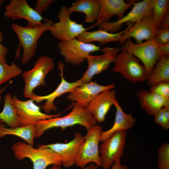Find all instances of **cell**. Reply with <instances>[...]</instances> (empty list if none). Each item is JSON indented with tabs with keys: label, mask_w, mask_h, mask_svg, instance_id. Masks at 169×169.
<instances>
[{
	"label": "cell",
	"mask_w": 169,
	"mask_h": 169,
	"mask_svg": "<svg viewBox=\"0 0 169 169\" xmlns=\"http://www.w3.org/2000/svg\"><path fill=\"white\" fill-rule=\"evenodd\" d=\"M96 122L86 107L74 102L72 110L66 115L37 122L35 124V138L40 137L45 131L51 128L60 127L64 130L68 127L77 125L83 126L87 131Z\"/></svg>",
	"instance_id": "cell-1"
},
{
	"label": "cell",
	"mask_w": 169,
	"mask_h": 169,
	"mask_svg": "<svg viewBox=\"0 0 169 169\" xmlns=\"http://www.w3.org/2000/svg\"><path fill=\"white\" fill-rule=\"evenodd\" d=\"M53 23L48 21L40 26L33 28L23 27L15 23L11 24V28L19 40V45L15 54L16 58L19 56L20 47L21 46L23 49L21 58L22 64H26L32 59L36 52L39 39L44 32L49 31Z\"/></svg>",
	"instance_id": "cell-2"
},
{
	"label": "cell",
	"mask_w": 169,
	"mask_h": 169,
	"mask_svg": "<svg viewBox=\"0 0 169 169\" xmlns=\"http://www.w3.org/2000/svg\"><path fill=\"white\" fill-rule=\"evenodd\" d=\"M14 156L19 160L29 158L33 164V169H45L49 166L62 165L60 156L50 148L36 149L22 141L15 143L12 146Z\"/></svg>",
	"instance_id": "cell-3"
},
{
	"label": "cell",
	"mask_w": 169,
	"mask_h": 169,
	"mask_svg": "<svg viewBox=\"0 0 169 169\" xmlns=\"http://www.w3.org/2000/svg\"><path fill=\"white\" fill-rule=\"evenodd\" d=\"M113 63V71L120 73L130 82L136 83L147 81L149 74L146 68L123 44Z\"/></svg>",
	"instance_id": "cell-4"
},
{
	"label": "cell",
	"mask_w": 169,
	"mask_h": 169,
	"mask_svg": "<svg viewBox=\"0 0 169 169\" xmlns=\"http://www.w3.org/2000/svg\"><path fill=\"white\" fill-rule=\"evenodd\" d=\"M53 59L47 56L39 57L31 69L24 71L22 77L24 82L23 95L30 99L35 88L45 84V79L47 74L54 67Z\"/></svg>",
	"instance_id": "cell-5"
},
{
	"label": "cell",
	"mask_w": 169,
	"mask_h": 169,
	"mask_svg": "<svg viewBox=\"0 0 169 169\" xmlns=\"http://www.w3.org/2000/svg\"><path fill=\"white\" fill-rule=\"evenodd\" d=\"M69 8L61 6L57 17L58 22L53 23L49 31L52 35L61 42H64L76 38L87 28L70 18Z\"/></svg>",
	"instance_id": "cell-6"
},
{
	"label": "cell",
	"mask_w": 169,
	"mask_h": 169,
	"mask_svg": "<svg viewBox=\"0 0 169 169\" xmlns=\"http://www.w3.org/2000/svg\"><path fill=\"white\" fill-rule=\"evenodd\" d=\"M127 131H118L102 141L100 154L103 169H110L114 163L121 159L124 153Z\"/></svg>",
	"instance_id": "cell-7"
},
{
	"label": "cell",
	"mask_w": 169,
	"mask_h": 169,
	"mask_svg": "<svg viewBox=\"0 0 169 169\" xmlns=\"http://www.w3.org/2000/svg\"><path fill=\"white\" fill-rule=\"evenodd\" d=\"M102 129L101 126L95 124L87 131L75 163L77 166L84 168L88 163L93 162L101 166L99 143Z\"/></svg>",
	"instance_id": "cell-8"
},
{
	"label": "cell",
	"mask_w": 169,
	"mask_h": 169,
	"mask_svg": "<svg viewBox=\"0 0 169 169\" xmlns=\"http://www.w3.org/2000/svg\"><path fill=\"white\" fill-rule=\"evenodd\" d=\"M153 0H144L136 2L131 11L121 18L112 22L101 23L95 25L108 32L116 33L125 23L134 24L141 21L148 15H152Z\"/></svg>",
	"instance_id": "cell-9"
},
{
	"label": "cell",
	"mask_w": 169,
	"mask_h": 169,
	"mask_svg": "<svg viewBox=\"0 0 169 169\" xmlns=\"http://www.w3.org/2000/svg\"><path fill=\"white\" fill-rule=\"evenodd\" d=\"M58 46L65 62L75 65L83 63L91 53L101 50L99 46L83 42L76 38L64 42H59Z\"/></svg>",
	"instance_id": "cell-10"
},
{
	"label": "cell",
	"mask_w": 169,
	"mask_h": 169,
	"mask_svg": "<svg viewBox=\"0 0 169 169\" xmlns=\"http://www.w3.org/2000/svg\"><path fill=\"white\" fill-rule=\"evenodd\" d=\"M123 44L127 51L141 60L149 74L161 56L153 39L135 43L129 38Z\"/></svg>",
	"instance_id": "cell-11"
},
{
	"label": "cell",
	"mask_w": 169,
	"mask_h": 169,
	"mask_svg": "<svg viewBox=\"0 0 169 169\" xmlns=\"http://www.w3.org/2000/svg\"><path fill=\"white\" fill-rule=\"evenodd\" d=\"M103 53L98 55H89L86 59L88 67L80 79L83 84L90 82L95 75L99 74L106 69L113 62L116 55L120 52V48L117 47L106 46L101 49Z\"/></svg>",
	"instance_id": "cell-12"
},
{
	"label": "cell",
	"mask_w": 169,
	"mask_h": 169,
	"mask_svg": "<svg viewBox=\"0 0 169 169\" xmlns=\"http://www.w3.org/2000/svg\"><path fill=\"white\" fill-rule=\"evenodd\" d=\"M4 16L15 20L25 19L28 22L27 27L33 28L41 25L44 18L34 9L31 8L26 0H12L5 7Z\"/></svg>",
	"instance_id": "cell-13"
},
{
	"label": "cell",
	"mask_w": 169,
	"mask_h": 169,
	"mask_svg": "<svg viewBox=\"0 0 169 169\" xmlns=\"http://www.w3.org/2000/svg\"><path fill=\"white\" fill-rule=\"evenodd\" d=\"M84 141V136L77 132L73 139L68 142L40 145L38 148H47L52 150L61 157L62 165L67 168L75 164Z\"/></svg>",
	"instance_id": "cell-14"
},
{
	"label": "cell",
	"mask_w": 169,
	"mask_h": 169,
	"mask_svg": "<svg viewBox=\"0 0 169 169\" xmlns=\"http://www.w3.org/2000/svg\"><path fill=\"white\" fill-rule=\"evenodd\" d=\"M17 112L19 116L20 126L35 124L39 120L59 117L61 114L49 115L42 112L40 107L31 99L25 101L13 97Z\"/></svg>",
	"instance_id": "cell-15"
},
{
	"label": "cell",
	"mask_w": 169,
	"mask_h": 169,
	"mask_svg": "<svg viewBox=\"0 0 169 169\" xmlns=\"http://www.w3.org/2000/svg\"><path fill=\"white\" fill-rule=\"evenodd\" d=\"M64 64L59 61L58 68L60 70L61 80L60 84L54 91L48 95L44 96L38 95L34 93L30 98L37 103L45 101L42 107L43 110L46 113H48L52 110L54 111L57 110V107L54 104V102L56 99L65 93H69L73 89L83 84L80 79L73 82L67 81L64 77Z\"/></svg>",
	"instance_id": "cell-16"
},
{
	"label": "cell",
	"mask_w": 169,
	"mask_h": 169,
	"mask_svg": "<svg viewBox=\"0 0 169 169\" xmlns=\"http://www.w3.org/2000/svg\"><path fill=\"white\" fill-rule=\"evenodd\" d=\"M113 84L102 85L90 82L73 89L67 96L69 100L87 107L95 97L104 91L114 89Z\"/></svg>",
	"instance_id": "cell-17"
},
{
	"label": "cell",
	"mask_w": 169,
	"mask_h": 169,
	"mask_svg": "<svg viewBox=\"0 0 169 169\" xmlns=\"http://www.w3.org/2000/svg\"><path fill=\"white\" fill-rule=\"evenodd\" d=\"M157 29L153 22L152 15H148L141 21L133 24L122 35L120 44L122 45L127 39L134 38L137 43L153 39Z\"/></svg>",
	"instance_id": "cell-18"
},
{
	"label": "cell",
	"mask_w": 169,
	"mask_h": 169,
	"mask_svg": "<svg viewBox=\"0 0 169 169\" xmlns=\"http://www.w3.org/2000/svg\"><path fill=\"white\" fill-rule=\"evenodd\" d=\"M114 89L103 91L97 95L86 107L96 121L104 122L112 105L117 101Z\"/></svg>",
	"instance_id": "cell-19"
},
{
	"label": "cell",
	"mask_w": 169,
	"mask_h": 169,
	"mask_svg": "<svg viewBox=\"0 0 169 169\" xmlns=\"http://www.w3.org/2000/svg\"><path fill=\"white\" fill-rule=\"evenodd\" d=\"M136 2L135 0H131L128 3L123 0H100V12L95 25L108 22L114 16H116L118 19L121 18L124 16L125 11Z\"/></svg>",
	"instance_id": "cell-20"
},
{
	"label": "cell",
	"mask_w": 169,
	"mask_h": 169,
	"mask_svg": "<svg viewBox=\"0 0 169 169\" xmlns=\"http://www.w3.org/2000/svg\"><path fill=\"white\" fill-rule=\"evenodd\" d=\"M136 95L141 107L151 116H154L163 107H169V99L143 89L138 90Z\"/></svg>",
	"instance_id": "cell-21"
},
{
	"label": "cell",
	"mask_w": 169,
	"mask_h": 169,
	"mask_svg": "<svg viewBox=\"0 0 169 169\" xmlns=\"http://www.w3.org/2000/svg\"><path fill=\"white\" fill-rule=\"evenodd\" d=\"M114 105L116 112L114 124L110 129L102 132L100 141H102L118 131L130 129L134 126L136 122V119L131 114H126L123 111L117 101Z\"/></svg>",
	"instance_id": "cell-22"
},
{
	"label": "cell",
	"mask_w": 169,
	"mask_h": 169,
	"mask_svg": "<svg viewBox=\"0 0 169 169\" xmlns=\"http://www.w3.org/2000/svg\"><path fill=\"white\" fill-rule=\"evenodd\" d=\"M128 24L127 27L120 32L112 33L100 29L92 31H86L76 38L81 41L86 43H90L93 42H98L101 45L112 42H120L122 35L127 31L133 24L131 23Z\"/></svg>",
	"instance_id": "cell-23"
},
{
	"label": "cell",
	"mask_w": 169,
	"mask_h": 169,
	"mask_svg": "<svg viewBox=\"0 0 169 169\" xmlns=\"http://www.w3.org/2000/svg\"><path fill=\"white\" fill-rule=\"evenodd\" d=\"M100 10V0H77L69 8L71 14L80 12L85 14L84 21L88 23L97 20Z\"/></svg>",
	"instance_id": "cell-24"
},
{
	"label": "cell",
	"mask_w": 169,
	"mask_h": 169,
	"mask_svg": "<svg viewBox=\"0 0 169 169\" xmlns=\"http://www.w3.org/2000/svg\"><path fill=\"white\" fill-rule=\"evenodd\" d=\"M35 124H32L15 127L6 128L5 124H0V137L6 135H14L18 136L26 141L28 144L32 146L35 138Z\"/></svg>",
	"instance_id": "cell-25"
},
{
	"label": "cell",
	"mask_w": 169,
	"mask_h": 169,
	"mask_svg": "<svg viewBox=\"0 0 169 169\" xmlns=\"http://www.w3.org/2000/svg\"><path fill=\"white\" fill-rule=\"evenodd\" d=\"M0 120L10 127L20 126L19 118L13 102V97L9 93L4 97V105L0 113Z\"/></svg>",
	"instance_id": "cell-26"
},
{
	"label": "cell",
	"mask_w": 169,
	"mask_h": 169,
	"mask_svg": "<svg viewBox=\"0 0 169 169\" xmlns=\"http://www.w3.org/2000/svg\"><path fill=\"white\" fill-rule=\"evenodd\" d=\"M147 80L151 85L160 82H169V57L161 56Z\"/></svg>",
	"instance_id": "cell-27"
},
{
	"label": "cell",
	"mask_w": 169,
	"mask_h": 169,
	"mask_svg": "<svg viewBox=\"0 0 169 169\" xmlns=\"http://www.w3.org/2000/svg\"><path fill=\"white\" fill-rule=\"evenodd\" d=\"M22 71L15 63H6L5 57L0 55V85L20 75Z\"/></svg>",
	"instance_id": "cell-28"
},
{
	"label": "cell",
	"mask_w": 169,
	"mask_h": 169,
	"mask_svg": "<svg viewBox=\"0 0 169 169\" xmlns=\"http://www.w3.org/2000/svg\"><path fill=\"white\" fill-rule=\"evenodd\" d=\"M169 6L168 0H153L152 17L157 29L160 28L163 18L168 11Z\"/></svg>",
	"instance_id": "cell-29"
},
{
	"label": "cell",
	"mask_w": 169,
	"mask_h": 169,
	"mask_svg": "<svg viewBox=\"0 0 169 169\" xmlns=\"http://www.w3.org/2000/svg\"><path fill=\"white\" fill-rule=\"evenodd\" d=\"M157 152L158 169H169V143H162Z\"/></svg>",
	"instance_id": "cell-30"
},
{
	"label": "cell",
	"mask_w": 169,
	"mask_h": 169,
	"mask_svg": "<svg viewBox=\"0 0 169 169\" xmlns=\"http://www.w3.org/2000/svg\"><path fill=\"white\" fill-rule=\"evenodd\" d=\"M149 91L169 99V82H160L150 85Z\"/></svg>",
	"instance_id": "cell-31"
},
{
	"label": "cell",
	"mask_w": 169,
	"mask_h": 169,
	"mask_svg": "<svg viewBox=\"0 0 169 169\" xmlns=\"http://www.w3.org/2000/svg\"><path fill=\"white\" fill-rule=\"evenodd\" d=\"M158 45L169 43V28L157 29L153 39Z\"/></svg>",
	"instance_id": "cell-32"
},
{
	"label": "cell",
	"mask_w": 169,
	"mask_h": 169,
	"mask_svg": "<svg viewBox=\"0 0 169 169\" xmlns=\"http://www.w3.org/2000/svg\"><path fill=\"white\" fill-rule=\"evenodd\" d=\"M54 1V0H37L34 9L38 14L41 15L42 12L47 10L49 5Z\"/></svg>",
	"instance_id": "cell-33"
},
{
	"label": "cell",
	"mask_w": 169,
	"mask_h": 169,
	"mask_svg": "<svg viewBox=\"0 0 169 169\" xmlns=\"http://www.w3.org/2000/svg\"><path fill=\"white\" fill-rule=\"evenodd\" d=\"M154 121L164 129L167 130L164 118L163 108L159 110L155 115Z\"/></svg>",
	"instance_id": "cell-34"
},
{
	"label": "cell",
	"mask_w": 169,
	"mask_h": 169,
	"mask_svg": "<svg viewBox=\"0 0 169 169\" xmlns=\"http://www.w3.org/2000/svg\"><path fill=\"white\" fill-rule=\"evenodd\" d=\"M158 47L161 56L164 55L169 57V43L161 45H158Z\"/></svg>",
	"instance_id": "cell-35"
},
{
	"label": "cell",
	"mask_w": 169,
	"mask_h": 169,
	"mask_svg": "<svg viewBox=\"0 0 169 169\" xmlns=\"http://www.w3.org/2000/svg\"><path fill=\"white\" fill-rule=\"evenodd\" d=\"M4 38V35L0 30V55L5 57L8 53V49L2 44Z\"/></svg>",
	"instance_id": "cell-36"
},
{
	"label": "cell",
	"mask_w": 169,
	"mask_h": 169,
	"mask_svg": "<svg viewBox=\"0 0 169 169\" xmlns=\"http://www.w3.org/2000/svg\"><path fill=\"white\" fill-rule=\"evenodd\" d=\"M159 28L162 29L169 28V13L168 11L163 18Z\"/></svg>",
	"instance_id": "cell-37"
},
{
	"label": "cell",
	"mask_w": 169,
	"mask_h": 169,
	"mask_svg": "<svg viewBox=\"0 0 169 169\" xmlns=\"http://www.w3.org/2000/svg\"><path fill=\"white\" fill-rule=\"evenodd\" d=\"M164 117L167 130L169 129V107L163 108Z\"/></svg>",
	"instance_id": "cell-38"
},
{
	"label": "cell",
	"mask_w": 169,
	"mask_h": 169,
	"mask_svg": "<svg viewBox=\"0 0 169 169\" xmlns=\"http://www.w3.org/2000/svg\"><path fill=\"white\" fill-rule=\"evenodd\" d=\"M110 169H128V167L125 165L121 163V159L117 160L113 164Z\"/></svg>",
	"instance_id": "cell-39"
},
{
	"label": "cell",
	"mask_w": 169,
	"mask_h": 169,
	"mask_svg": "<svg viewBox=\"0 0 169 169\" xmlns=\"http://www.w3.org/2000/svg\"><path fill=\"white\" fill-rule=\"evenodd\" d=\"M98 166L96 165H90L86 167H84V169H97Z\"/></svg>",
	"instance_id": "cell-40"
},
{
	"label": "cell",
	"mask_w": 169,
	"mask_h": 169,
	"mask_svg": "<svg viewBox=\"0 0 169 169\" xmlns=\"http://www.w3.org/2000/svg\"><path fill=\"white\" fill-rule=\"evenodd\" d=\"M8 85V84L5 86L3 88H0V102L2 100L1 95H2V94L3 93V92L6 89Z\"/></svg>",
	"instance_id": "cell-41"
},
{
	"label": "cell",
	"mask_w": 169,
	"mask_h": 169,
	"mask_svg": "<svg viewBox=\"0 0 169 169\" xmlns=\"http://www.w3.org/2000/svg\"><path fill=\"white\" fill-rule=\"evenodd\" d=\"M61 166L53 165L50 169H61Z\"/></svg>",
	"instance_id": "cell-42"
},
{
	"label": "cell",
	"mask_w": 169,
	"mask_h": 169,
	"mask_svg": "<svg viewBox=\"0 0 169 169\" xmlns=\"http://www.w3.org/2000/svg\"><path fill=\"white\" fill-rule=\"evenodd\" d=\"M3 2L4 0H0V8H1L3 3Z\"/></svg>",
	"instance_id": "cell-43"
},
{
	"label": "cell",
	"mask_w": 169,
	"mask_h": 169,
	"mask_svg": "<svg viewBox=\"0 0 169 169\" xmlns=\"http://www.w3.org/2000/svg\"><path fill=\"white\" fill-rule=\"evenodd\" d=\"M3 123V122L2 120H0V124L2 123Z\"/></svg>",
	"instance_id": "cell-44"
}]
</instances>
